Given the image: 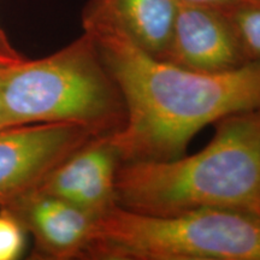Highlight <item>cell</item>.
<instances>
[{
    "label": "cell",
    "mask_w": 260,
    "mask_h": 260,
    "mask_svg": "<svg viewBox=\"0 0 260 260\" xmlns=\"http://www.w3.org/2000/svg\"><path fill=\"white\" fill-rule=\"evenodd\" d=\"M35 243V258L83 259L99 217L59 198L32 189L6 205Z\"/></svg>",
    "instance_id": "obj_7"
},
{
    "label": "cell",
    "mask_w": 260,
    "mask_h": 260,
    "mask_svg": "<svg viewBox=\"0 0 260 260\" xmlns=\"http://www.w3.org/2000/svg\"><path fill=\"white\" fill-rule=\"evenodd\" d=\"M177 6V0H89L82 25L119 29L139 47L161 59L170 42Z\"/></svg>",
    "instance_id": "obj_9"
},
{
    "label": "cell",
    "mask_w": 260,
    "mask_h": 260,
    "mask_svg": "<svg viewBox=\"0 0 260 260\" xmlns=\"http://www.w3.org/2000/svg\"><path fill=\"white\" fill-rule=\"evenodd\" d=\"M25 232L10 211L0 209V260H15L23 254Z\"/></svg>",
    "instance_id": "obj_11"
},
{
    "label": "cell",
    "mask_w": 260,
    "mask_h": 260,
    "mask_svg": "<svg viewBox=\"0 0 260 260\" xmlns=\"http://www.w3.org/2000/svg\"><path fill=\"white\" fill-rule=\"evenodd\" d=\"M161 59L204 73H223L248 63L223 10L184 3H178Z\"/></svg>",
    "instance_id": "obj_8"
},
{
    "label": "cell",
    "mask_w": 260,
    "mask_h": 260,
    "mask_svg": "<svg viewBox=\"0 0 260 260\" xmlns=\"http://www.w3.org/2000/svg\"><path fill=\"white\" fill-rule=\"evenodd\" d=\"M95 136L73 123H34L0 129V209L35 189L65 157Z\"/></svg>",
    "instance_id": "obj_5"
},
{
    "label": "cell",
    "mask_w": 260,
    "mask_h": 260,
    "mask_svg": "<svg viewBox=\"0 0 260 260\" xmlns=\"http://www.w3.org/2000/svg\"><path fill=\"white\" fill-rule=\"evenodd\" d=\"M23 59V57L11 46L6 35L0 29V65L15 64Z\"/></svg>",
    "instance_id": "obj_12"
},
{
    "label": "cell",
    "mask_w": 260,
    "mask_h": 260,
    "mask_svg": "<svg viewBox=\"0 0 260 260\" xmlns=\"http://www.w3.org/2000/svg\"><path fill=\"white\" fill-rule=\"evenodd\" d=\"M178 3H184V4H194V5H203L210 6V8L216 9H229L232 6L242 4L247 2H260V0H177Z\"/></svg>",
    "instance_id": "obj_13"
},
{
    "label": "cell",
    "mask_w": 260,
    "mask_h": 260,
    "mask_svg": "<svg viewBox=\"0 0 260 260\" xmlns=\"http://www.w3.org/2000/svg\"><path fill=\"white\" fill-rule=\"evenodd\" d=\"M121 165L111 134L95 135L52 169L35 189L100 217L117 206Z\"/></svg>",
    "instance_id": "obj_6"
},
{
    "label": "cell",
    "mask_w": 260,
    "mask_h": 260,
    "mask_svg": "<svg viewBox=\"0 0 260 260\" xmlns=\"http://www.w3.org/2000/svg\"><path fill=\"white\" fill-rule=\"evenodd\" d=\"M87 260H260V214L197 209L145 214L121 206L98 218Z\"/></svg>",
    "instance_id": "obj_4"
},
{
    "label": "cell",
    "mask_w": 260,
    "mask_h": 260,
    "mask_svg": "<svg viewBox=\"0 0 260 260\" xmlns=\"http://www.w3.org/2000/svg\"><path fill=\"white\" fill-rule=\"evenodd\" d=\"M3 67H5V65H0V69H2ZM5 126H8V125H6L4 116H3V112H2V107H0V129L5 128Z\"/></svg>",
    "instance_id": "obj_14"
},
{
    "label": "cell",
    "mask_w": 260,
    "mask_h": 260,
    "mask_svg": "<svg viewBox=\"0 0 260 260\" xmlns=\"http://www.w3.org/2000/svg\"><path fill=\"white\" fill-rule=\"evenodd\" d=\"M125 109L123 125L111 134L123 162L180 158L206 125L233 113L260 109V63L223 73H204L160 59L119 29L83 25Z\"/></svg>",
    "instance_id": "obj_1"
},
{
    "label": "cell",
    "mask_w": 260,
    "mask_h": 260,
    "mask_svg": "<svg viewBox=\"0 0 260 260\" xmlns=\"http://www.w3.org/2000/svg\"><path fill=\"white\" fill-rule=\"evenodd\" d=\"M248 61L260 63V2H247L223 10Z\"/></svg>",
    "instance_id": "obj_10"
},
{
    "label": "cell",
    "mask_w": 260,
    "mask_h": 260,
    "mask_svg": "<svg viewBox=\"0 0 260 260\" xmlns=\"http://www.w3.org/2000/svg\"><path fill=\"white\" fill-rule=\"evenodd\" d=\"M198 153L123 162L117 205L134 212L174 214L220 209L260 214V109L223 117Z\"/></svg>",
    "instance_id": "obj_2"
},
{
    "label": "cell",
    "mask_w": 260,
    "mask_h": 260,
    "mask_svg": "<svg viewBox=\"0 0 260 260\" xmlns=\"http://www.w3.org/2000/svg\"><path fill=\"white\" fill-rule=\"evenodd\" d=\"M0 107L8 126L73 123L95 135L113 134L125 119L118 87L87 32L50 56L3 67Z\"/></svg>",
    "instance_id": "obj_3"
}]
</instances>
